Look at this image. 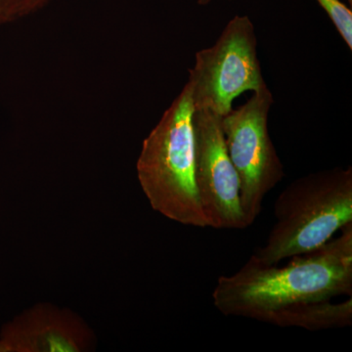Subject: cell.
I'll use <instances>...</instances> for the list:
<instances>
[{
  "label": "cell",
  "mask_w": 352,
  "mask_h": 352,
  "mask_svg": "<svg viewBox=\"0 0 352 352\" xmlns=\"http://www.w3.org/2000/svg\"><path fill=\"white\" fill-rule=\"evenodd\" d=\"M314 251L293 256L284 266L265 265L251 256L232 275L220 276L214 307L226 316L268 322L305 303L352 296V223Z\"/></svg>",
  "instance_id": "1"
},
{
  "label": "cell",
  "mask_w": 352,
  "mask_h": 352,
  "mask_svg": "<svg viewBox=\"0 0 352 352\" xmlns=\"http://www.w3.org/2000/svg\"><path fill=\"white\" fill-rule=\"evenodd\" d=\"M189 83L164 112L136 163L139 184L155 212L182 226L206 228L195 182V127Z\"/></svg>",
  "instance_id": "2"
},
{
  "label": "cell",
  "mask_w": 352,
  "mask_h": 352,
  "mask_svg": "<svg viewBox=\"0 0 352 352\" xmlns=\"http://www.w3.org/2000/svg\"><path fill=\"white\" fill-rule=\"evenodd\" d=\"M274 226L252 258L265 265L302 256L352 223V168H333L298 178L278 197Z\"/></svg>",
  "instance_id": "3"
},
{
  "label": "cell",
  "mask_w": 352,
  "mask_h": 352,
  "mask_svg": "<svg viewBox=\"0 0 352 352\" xmlns=\"http://www.w3.org/2000/svg\"><path fill=\"white\" fill-rule=\"evenodd\" d=\"M239 108L221 118L227 152L240 180L245 228L254 224L264 199L283 179L284 166L268 131L272 94L264 83Z\"/></svg>",
  "instance_id": "4"
},
{
  "label": "cell",
  "mask_w": 352,
  "mask_h": 352,
  "mask_svg": "<svg viewBox=\"0 0 352 352\" xmlns=\"http://www.w3.org/2000/svg\"><path fill=\"white\" fill-rule=\"evenodd\" d=\"M188 82L195 109L226 116L241 94L264 85L256 30L249 16L229 21L217 43L198 51Z\"/></svg>",
  "instance_id": "5"
},
{
  "label": "cell",
  "mask_w": 352,
  "mask_h": 352,
  "mask_svg": "<svg viewBox=\"0 0 352 352\" xmlns=\"http://www.w3.org/2000/svg\"><path fill=\"white\" fill-rule=\"evenodd\" d=\"M221 116L195 109V182L208 227L245 229L240 204V180L228 152Z\"/></svg>",
  "instance_id": "6"
},
{
  "label": "cell",
  "mask_w": 352,
  "mask_h": 352,
  "mask_svg": "<svg viewBox=\"0 0 352 352\" xmlns=\"http://www.w3.org/2000/svg\"><path fill=\"white\" fill-rule=\"evenodd\" d=\"M96 337L80 315L52 303L28 308L0 330L3 352H85Z\"/></svg>",
  "instance_id": "7"
},
{
  "label": "cell",
  "mask_w": 352,
  "mask_h": 352,
  "mask_svg": "<svg viewBox=\"0 0 352 352\" xmlns=\"http://www.w3.org/2000/svg\"><path fill=\"white\" fill-rule=\"evenodd\" d=\"M268 323L308 331L349 327L352 325V298L342 302L327 300L298 305L275 315Z\"/></svg>",
  "instance_id": "8"
},
{
  "label": "cell",
  "mask_w": 352,
  "mask_h": 352,
  "mask_svg": "<svg viewBox=\"0 0 352 352\" xmlns=\"http://www.w3.org/2000/svg\"><path fill=\"white\" fill-rule=\"evenodd\" d=\"M335 25L349 50H352V11L340 0H316Z\"/></svg>",
  "instance_id": "9"
},
{
  "label": "cell",
  "mask_w": 352,
  "mask_h": 352,
  "mask_svg": "<svg viewBox=\"0 0 352 352\" xmlns=\"http://www.w3.org/2000/svg\"><path fill=\"white\" fill-rule=\"evenodd\" d=\"M54 0H0V25L9 24L43 10Z\"/></svg>",
  "instance_id": "10"
},
{
  "label": "cell",
  "mask_w": 352,
  "mask_h": 352,
  "mask_svg": "<svg viewBox=\"0 0 352 352\" xmlns=\"http://www.w3.org/2000/svg\"><path fill=\"white\" fill-rule=\"evenodd\" d=\"M214 1V0H198V3L200 6H208L210 2Z\"/></svg>",
  "instance_id": "11"
},
{
  "label": "cell",
  "mask_w": 352,
  "mask_h": 352,
  "mask_svg": "<svg viewBox=\"0 0 352 352\" xmlns=\"http://www.w3.org/2000/svg\"><path fill=\"white\" fill-rule=\"evenodd\" d=\"M347 1H349V6H351V4H352V0H347Z\"/></svg>",
  "instance_id": "12"
},
{
  "label": "cell",
  "mask_w": 352,
  "mask_h": 352,
  "mask_svg": "<svg viewBox=\"0 0 352 352\" xmlns=\"http://www.w3.org/2000/svg\"><path fill=\"white\" fill-rule=\"evenodd\" d=\"M0 352H3V349H2V346H0Z\"/></svg>",
  "instance_id": "13"
}]
</instances>
